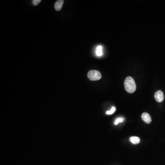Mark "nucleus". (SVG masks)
Listing matches in <instances>:
<instances>
[{"instance_id": "nucleus-1", "label": "nucleus", "mask_w": 165, "mask_h": 165, "mask_svg": "<svg viewBox=\"0 0 165 165\" xmlns=\"http://www.w3.org/2000/svg\"><path fill=\"white\" fill-rule=\"evenodd\" d=\"M124 86L126 91L129 93H133L136 89V85L135 81L133 78L128 76L127 77L124 81Z\"/></svg>"}, {"instance_id": "nucleus-2", "label": "nucleus", "mask_w": 165, "mask_h": 165, "mask_svg": "<svg viewBox=\"0 0 165 165\" xmlns=\"http://www.w3.org/2000/svg\"><path fill=\"white\" fill-rule=\"evenodd\" d=\"M88 77L91 80H98L102 78V74L98 71L91 70L88 73Z\"/></svg>"}, {"instance_id": "nucleus-3", "label": "nucleus", "mask_w": 165, "mask_h": 165, "mask_svg": "<svg viewBox=\"0 0 165 165\" xmlns=\"http://www.w3.org/2000/svg\"><path fill=\"white\" fill-rule=\"evenodd\" d=\"M154 97L156 102H162L164 100V95L163 92L162 91H157L154 95Z\"/></svg>"}, {"instance_id": "nucleus-4", "label": "nucleus", "mask_w": 165, "mask_h": 165, "mask_svg": "<svg viewBox=\"0 0 165 165\" xmlns=\"http://www.w3.org/2000/svg\"><path fill=\"white\" fill-rule=\"evenodd\" d=\"M141 117L144 122L146 123L149 124L151 122V118L148 113H143V114H142Z\"/></svg>"}, {"instance_id": "nucleus-5", "label": "nucleus", "mask_w": 165, "mask_h": 165, "mask_svg": "<svg viewBox=\"0 0 165 165\" xmlns=\"http://www.w3.org/2000/svg\"><path fill=\"white\" fill-rule=\"evenodd\" d=\"M63 3L64 1L63 0H58L56 1L54 5V7H55L56 11H60L62 8Z\"/></svg>"}, {"instance_id": "nucleus-6", "label": "nucleus", "mask_w": 165, "mask_h": 165, "mask_svg": "<svg viewBox=\"0 0 165 165\" xmlns=\"http://www.w3.org/2000/svg\"><path fill=\"white\" fill-rule=\"evenodd\" d=\"M130 141L131 143L134 144H139L140 142V138L138 137L133 136L130 138Z\"/></svg>"}, {"instance_id": "nucleus-7", "label": "nucleus", "mask_w": 165, "mask_h": 165, "mask_svg": "<svg viewBox=\"0 0 165 165\" xmlns=\"http://www.w3.org/2000/svg\"><path fill=\"white\" fill-rule=\"evenodd\" d=\"M102 46H99L97 47V50H96V55L97 56L100 57L102 55Z\"/></svg>"}, {"instance_id": "nucleus-8", "label": "nucleus", "mask_w": 165, "mask_h": 165, "mask_svg": "<svg viewBox=\"0 0 165 165\" xmlns=\"http://www.w3.org/2000/svg\"><path fill=\"white\" fill-rule=\"evenodd\" d=\"M115 110H116V108H115V107H112L110 110L107 111V112H106V114H107V115H111V114H113V113L115 112Z\"/></svg>"}, {"instance_id": "nucleus-9", "label": "nucleus", "mask_w": 165, "mask_h": 165, "mask_svg": "<svg viewBox=\"0 0 165 165\" xmlns=\"http://www.w3.org/2000/svg\"><path fill=\"white\" fill-rule=\"evenodd\" d=\"M123 118H122V117L117 118V119L115 121V125H117V124H118L119 123H121V122H123Z\"/></svg>"}, {"instance_id": "nucleus-10", "label": "nucleus", "mask_w": 165, "mask_h": 165, "mask_svg": "<svg viewBox=\"0 0 165 165\" xmlns=\"http://www.w3.org/2000/svg\"><path fill=\"white\" fill-rule=\"evenodd\" d=\"M41 1V0H33L32 1V3L34 6H37Z\"/></svg>"}]
</instances>
